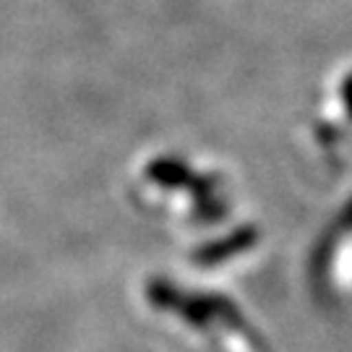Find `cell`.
Masks as SVG:
<instances>
[{
    "label": "cell",
    "mask_w": 352,
    "mask_h": 352,
    "mask_svg": "<svg viewBox=\"0 0 352 352\" xmlns=\"http://www.w3.org/2000/svg\"><path fill=\"white\" fill-rule=\"evenodd\" d=\"M342 94H344V102H347V113L352 115V76H347V78H344Z\"/></svg>",
    "instance_id": "6da1fadb"
}]
</instances>
